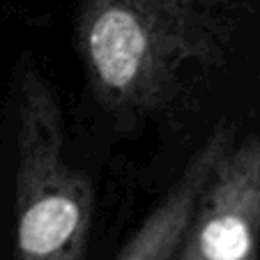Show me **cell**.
Wrapping results in <instances>:
<instances>
[{
  "instance_id": "cell-4",
  "label": "cell",
  "mask_w": 260,
  "mask_h": 260,
  "mask_svg": "<svg viewBox=\"0 0 260 260\" xmlns=\"http://www.w3.org/2000/svg\"><path fill=\"white\" fill-rule=\"evenodd\" d=\"M233 143L231 129L219 127L210 134L198 152L182 168L154 210L145 216L132 240L122 246L115 260H173L187 231L191 214L205 191L207 182L219 164L221 154Z\"/></svg>"
},
{
  "instance_id": "cell-2",
  "label": "cell",
  "mask_w": 260,
  "mask_h": 260,
  "mask_svg": "<svg viewBox=\"0 0 260 260\" xmlns=\"http://www.w3.org/2000/svg\"><path fill=\"white\" fill-rule=\"evenodd\" d=\"M14 260H83L94 187L67 154L60 97L32 62L14 74Z\"/></svg>"
},
{
  "instance_id": "cell-1",
  "label": "cell",
  "mask_w": 260,
  "mask_h": 260,
  "mask_svg": "<svg viewBox=\"0 0 260 260\" xmlns=\"http://www.w3.org/2000/svg\"><path fill=\"white\" fill-rule=\"evenodd\" d=\"M237 21L235 0H79L74 46L99 106L145 120L223 67Z\"/></svg>"
},
{
  "instance_id": "cell-3",
  "label": "cell",
  "mask_w": 260,
  "mask_h": 260,
  "mask_svg": "<svg viewBox=\"0 0 260 260\" xmlns=\"http://www.w3.org/2000/svg\"><path fill=\"white\" fill-rule=\"evenodd\" d=\"M173 260H260V136L221 154Z\"/></svg>"
}]
</instances>
